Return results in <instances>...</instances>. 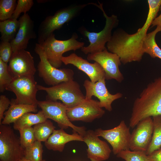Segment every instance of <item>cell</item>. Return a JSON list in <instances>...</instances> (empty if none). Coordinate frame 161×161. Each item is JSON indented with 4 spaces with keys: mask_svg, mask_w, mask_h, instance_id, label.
Instances as JSON below:
<instances>
[{
    "mask_svg": "<svg viewBox=\"0 0 161 161\" xmlns=\"http://www.w3.org/2000/svg\"><path fill=\"white\" fill-rule=\"evenodd\" d=\"M38 90L45 91L47 94V100L61 101L67 108L73 107L85 99L80 85L73 80L61 83L50 87L38 85Z\"/></svg>",
    "mask_w": 161,
    "mask_h": 161,
    "instance_id": "2",
    "label": "cell"
},
{
    "mask_svg": "<svg viewBox=\"0 0 161 161\" xmlns=\"http://www.w3.org/2000/svg\"><path fill=\"white\" fill-rule=\"evenodd\" d=\"M34 4L32 0H18L11 18L17 20L20 14L22 13H27L32 7Z\"/></svg>",
    "mask_w": 161,
    "mask_h": 161,
    "instance_id": "32",
    "label": "cell"
},
{
    "mask_svg": "<svg viewBox=\"0 0 161 161\" xmlns=\"http://www.w3.org/2000/svg\"><path fill=\"white\" fill-rule=\"evenodd\" d=\"M13 78L10 74L8 65L0 59V91L3 92L12 81Z\"/></svg>",
    "mask_w": 161,
    "mask_h": 161,
    "instance_id": "30",
    "label": "cell"
},
{
    "mask_svg": "<svg viewBox=\"0 0 161 161\" xmlns=\"http://www.w3.org/2000/svg\"><path fill=\"white\" fill-rule=\"evenodd\" d=\"M117 156L125 161H149L146 152L130 149L122 151Z\"/></svg>",
    "mask_w": 161,
    "mask_h": 161,
    "instance_id": "29",
    "label": "cell"
},
{
    "mask_svg": "<svg viewBox=\"0 0 161 161\" xmlns=\"http://www.w3.org/2000/svg\"><path fill=\"white\" fill-rule=\"evenodd\" d=\"M95 131L98 137H102L110 144L114 155L122 151L129 149L131 134L124 120L112 129L106 130L98 129Z\"/></svg>",
    "mask_w": 161,
    "mask_h": 161,
    "instance_id": "11",
    "label": "cell"
},
{
    "mask_svg": "<svg viewBox=\"0 0 161 161\" xmlns=\"http://www.w3.org/2000/svg\"><path fill=\"white\" fill-rule=\"evenodd\" d=\"M160 10L161 11V5L160 8ZM151 27H153L155 26H158L161 28V13L160 14L156 17L153 21Z\"/></svg>",
    "mask_w": 161,
    "mask_h": 161,
    "instance_id": "36",
    "label": "cell"
},
{
    "mask_svg": "<svg viewBox=\"0 0 161 161\" xmlns=\"http://www.w3.org/2000/svg\"><path fill=\"white\" fill-rule=\"evenodd\" d=\"M66 113L71 122L82 121L90 122L102 117L105 112L100 107L99 101L92 99H85L78 105L67 108Z\"/></svg>",
    "mask_w": 161,
    "mask_h": 161,
    "instance_id": "14",
    "label": "cell"
},
{
    "mask_svg": "<svg viewBox=\"0 0 161 161\" xmlns=\"http://www.w3.org/2000/svg\"><path fill=\"white\" fill-rule=\"evenodd\" d=\"M16 0H0V20L1 21L10 18L17 4Z\"/></svg>",
    "mask_w": 161,
    "mask_h": 161,
    "instance_id": "28",
    "label": "cell"
},
{
    "mask_svg": "<svg viewBox=\"0 0 161 161\" xmlns=\"http://www.w3.org/2000/svg\"><path fill=\"white\" fill-rule=\"evenodd\" d=\"M38 105L15 104L11 103L7 110L4 113V117L1 124L9 125L14 123L24 114L37 111Z\"/></svg>",
    "mask_w": 161,
    "mask_h": 161,
    "instance_id": "21",
    "label": "cell"
},
{
    "mask_svg": "<svg viewBox=\"0 0 161 161\" xmlns=\"http://www.w3.org/2000/svg\"><path fill=\"white\" fill-rule=\"evenodd\" d=\"M78 37L77 34L75 33L68 40H59L55 38L53 33L38 44L44 51L49 62L58 69L63 63L61 58L64 53L72 50L75 51L84 47V42L77 40Z\"/></svg>",
    "mask_w": 161,
    "mask_h": 161,
    "instance_id": "4",
    "label": "cell"
},
{
    "mask_svg": "<svg viewBox=\"0 0 161 161\" xmlns=\"http://www.w3.org/2000/svg\"><path fill=\"white\" fill-rule=\"evenodd\" d=\"M87 145L88 158L91 161H103L109 157L111 150L108 144L100 140L95 131L89 130L83 136Z\"/></svg>",
    "mask_w": 161,
    "mask_h": 161,
    "instance_id": "17",
    "label": "cell"
},
{
    "mask_svg": "<svg viewBox=\"0 0 161 161\" xmlns=\"http://www.w3.org/2000/svg\"><path fill=\"white\" fill-rule=\"evenodd\" d=\"M148 12L143 26L131 34L121 29H117L106 44L107 49L117 55L123 64L140 61L145 53L143 47L144 41L148 29L160 10L161 0H148Z\"/></svg>",
    "mask_w": 161,
    "mask_h": 161,
    "instance_id": "1",
    "label": "cell"
},
{
    "mask_svg": "<svg viewBox=\"0 0 161 161\" xmlns=\"http://www.w3.org/2000/svg\"><path fill=\"white\" fill-rule=\"evenodd\" d=\"M98 2L99 5L92 3L89 4L95 5L101 10L106 19V24L103 30L99 32H90L86 30L84 31V34L88 38L90 43L88 46L81 49L85 54L101 52L105 49L106 48V44L111 38L112 30L119 24L117 16L112 15L109 16L103 9V4Z\"/></svg>",
    "mask_w": 161,
    "mask_h": 161,
    "instance_id": "5",
    "label": "cell"
},
{
    "mask_svg": "<svg viewBox=\"0 0 161 161\" xmlns=\"http://www.w3.org/2000/svg\"><path fill=\"white\" fill-rule=\"evenodd\" d=\"M105 80V78L101 79L95 83H92L88 79L85 80L83 84L86 92L85 99H91L92 96H95L99 100L101 108H104L111 112L112 110V104L113 102L122 97L123 95L120 92L114 94H110L106 86Z\"/></svg>",
    "mask_w": 161,
    "mask_h": 161,
    "instance_id": "13",
    "label": "cell"
},
{
    "mask_svg": "<svg viewBox=\"0 0 161 161\" xmlns=\"http://www.w3.org/2000/svg\"><path fill=\"white\" fill-rule=\"evenodd\" d=\"M131 134L129 149L146 152L151 142L153 131V123L151 117L140 120Z\"/></svg>",
    "mask_w": 161,
    "mask_h": 161,
    "instance_id": "15",
    "label": "cell"
},
{
    "mask_svg": "<svg viewBox=\"0 0 161 161\" xmlns=\"http://www.w3.org/2000/svg\"><path fill=\"white\" fill-rule=\"evenodd\" d=\"M37 86L34 76L16 77L13 78L6 89L13 92L16 96V99L11 100V103L38 105Z\"/></svg>",
    "mask_w": 161,
    "mask_h": 161,
    "instance_id": "8",
    "label": "cell"
},
{
    "mask_svg": "<svg viewBox=\"0 0 161 161\" xmlns=\"http://www.w3.org/2000/svg\"><path fill=\"white\" fill-rule=\"evenodd\" d=\"M87 59L98 63L104 70L106 80L114 79L121 83L124 79L119 67L121 62L116 54L108 51L107 48L101 52L88 54Z\"/></svg>",
    "mask_w": 161,
    "mask_h": 161,
    "instance_id": "12",
    "label": "cell"
},
{
    "mask_svg": "<svg viewBox=\"0 0 161 161\" xmlns=\"http://www.w3.org/2000/svg\"><path fill=\"white\" fill-rule=\"evenodd\" d=\"M8 69L13 78L34 76L36 71L33 57L25 49L13 53Z\"/></svg>",
    "mask_w": 161,
    "mask_h": 161,
    "instance_id": "16",
    "label": "cell"
},
{
    "mask_svg": "<svg viewBox=\"0 0 161 161\" xmlns=\"http://www.w3.org/2000/svg\"><path fill=\"white\" fill-rule=\"evenodd\" d=\"M37 104L47 119H51L56 122L61 129H67L70 127L74 132L83 137L85 134V127L75 126L69 120L66 113L67 108L63 103L47 100L38 101Z\"/></svg>",
    "mask_w": 161,
    "mask_h": 161,
    "instance_id": "10",
    "label": "cell"
},
{
    "mask_svg": "<svg viewBox=\"0 0 161 161\" xmlns=\"http://www.w3.org/2000/svg\"><path fill=\"white\" fill-rule=\"evenodd\" d=\"M11 103V101L5 95L0 96V124H1L2 120L4 118V114L5 110H8Z\"/></svg>",
    "mask_w": 161,
    "mask_h": 161,
    "instance_id": "34",
    "label": "cell"
},
{
    "mask_svg": "<svg viewBox=\"0 0 161 161\" xmlns=\"http://www.w3.org/2000/svg\"><path fill=\"white\" fill-rule=\"evenodd\" d=\"M161 28L157 26L151 32L147 34L144 41L143 47L145 53L152 58H157L161 59V49L158 46L155 40V36Z\"/></svg>",
    "mask_w": 161,
    "mask_h": 161,
    "instance_id": "24",
    "label": "cell"
},
{
    "mask_svg": "<svg viewBox=\"0 0 161 161\" xmlns=\"http://www.w3.org/2000/svg\"><path fill=\"white\" fill-rule=\"evenodd\" d=\"M71 134L66 133L63 129H54L48 140L44 142L46 148L48 150L63 151L65 145L72 141H83V137L76 132Z\"/></svg>",
    "mask_w": 161,
    "mask_h": 161,
    "instance_id": "20",
    "label": "cell"
},
{
    "mask_svg": "<svg viewBox=\"0 0 161 161\" xmlns=\"http://www.w3.org/2000/svg\"><path fill=\"white\" fill-rule=\"evenodd\" d=\"M20 26L18 20L11 18L0 22L1 41L10 42L15 38Z\"/></svg>",
    "mask_w": 161,
    "mask_h": 161,
    "instance_id": "23",
    "label": "cell"
},
{
    "mask_svg": "<svg viewBox=\"0 0 161 161\" xmlns=\"http://www.w3.org/2000/svg\"><path fill=\"white\" fill-rule=\"evenodd\" d=\"M18 161H30L26 159L24 157L23 158H22L21 159V160H20ZM42 161H46L45 160H43Z\"/></svg>",
    "mask_w": 161,
    "mask_h": 161,
    "instance_id": "37",
    "label": "cell"
},
{
    "mask_svg": "<svg viewBox=\"0 0 161 161\" xmlns=\"http://www.w3.org/2000/svg\"><path fill=\"white\" fill-rule=\"evenodd\" d=\"M148 155L149 161H161V148Z\"/></svg>",
    "mask_w": 161,
    "mask_h": 161,
    "instance_id": "35",
    "label": "cell"
},
{
    "mask_svg": "<svg viewBox=\"0 0 161 161\" xmlns=\"http://www.w3.org/2000/svg\"><path fill=\"white\" fill-rule=\"evenodd\" d=\"M13 53L10 42L1 41L0 44V59L6 64L9 62Z\"/></svg>",
    "mask_w": 161,
    "mask_h": 161,
    "instance_id": "33",
    "label": "cell"
},
{
    "mask_svg": "<svg viewBox=\"0 0 161 161\" xmlns=\"http://www.w3.org/2000/svg\"><path fill=\"white\" fill-rule=\"evenodd\" d=\"M61 61L65 65L72 64L84 72L92 83H95L103 78L106 79L104 70L96 62L93 63H90L75 53H72L67 56H63Z\"/></svg>",
    "mask_w": 161,
    "mask_h": 161,
    "instance_id": "18",
    "label": "cell"
},
{
    "mask_svg": "<svg viewBox=\"0 0 161 161\" xmlns=\"http://www.w3.org/2000/svg\"><path fill=\"white\" fill-rule=\"evenodd\" d=\"M18 20L20 26L18 31L15 38L10 42L13 53L25 50L29 40L36 38L33 21L27 13L24 14Z\"/></svg>",
    "mask_w": 161,
    "mask_h": 161,
    "instance_id": "19",
    "label": "cell"
},
{
    "mask_svg": "<svg viewBox=\"0 0 161 161\" xmlns=\"http://www.w3.org/2000/svg\"><path fill=\"white\" fill-rule=\"evenodd\" d=\"M34 135L36 140L46 142L55 129V127L48 119L34 126Z\"/></svg>",
    "mask_w": 161,
    "mask_h": 161,
    "instance_id": "26",
    "label": "cell"
},
{
    "mask_svg": "<svg viewBox=\"0 0 161 161\" xmlns=\"http://www.w3.org/2000/svg\"><path fill=\"white\" fill-rule=\"evenodd\" d=\"M161 105V76L148 84L134 101L129 120V126L134 128L138 117L156 106Z\"/></svg>",
    "mask_w": 161,
    "mask_h": 161,
    "instance_id": "3",
    "label": "cell"
},
{
    "mask_svg": "<svg viewBox=\"0 0 161 161\" xmlns=\"http://www.w3.org/2000/svg\"><path fill=\"white\" fill-rule=\"evenodd\" d=\"M21 144L24 148L33 143L36 140L35 138L33 128L25 127L19 131Z\"/></svg>",
    "mask_w": 161,
    "mask_h": 161,
    "instance_id": "31",
    "label": "cell"
},
{
    "mask_svg": "<svg viewBox=\"0 0 161 161\" xmlns=\"http://www.w3.org/2000/svg\"><path fill=\"white\" fill-rule=\"evenodd\" d=\"M153 131L151 142L146 154L148 155L161 147V115L152 117Z\"/></svg>",
    "mask_w": 161,
    "mask_h": 161,
    "instance_id": "25",
    "label": "cell"
},
{
    "mask_svg": "<svg viewBox=\"0 0 161 161\" xmlns=\"http://www.w3.org/2000/svg\"><path fill=\"white\" fill-rule=\"evenodd\" d=\"M88 4L74 5L57 11L53 15L47 16L40 24L38 28V44L44 41L55 30L60 29L78 14Z\"/></svg>",
    "mask_w": 161,
    "mask_h": 161,
    "instance_id": "6",
    "label": "cell"
},
{
    "mask_svg": "<svg viewBox=\"0 0 161 161\" xmlns=\"http://www.w3.org/2000/svg\"><path fill=\"white\" fill-rule=\"evenodd\" d=\"M20 138L8 125L0 126V161H18L24 157Z\"/></svg>",
    "mask_w": 161,
    "mask_h": 161,
    "instance_id": "9",
    "label": "cell"
},
{
    "mask_svg": "<svg viewBox=\"0 0 161 161\" xmlns=\"http://www.w3.org/2000/svg\"><path fill=\"white\" fill-rule=\"evenodd\" d=\"M34 50L40 58L38 65L39 76L47 84L52 86L73 80V71L68 68L58 69L53 66L48 61L44 51L38 43L36 44Z\"/></svg>",
    "mask_w": 161,
    "mask_h": 161,
    "instance_id": "7",
    "label": "cell"
},
{
    "mask_svg": "<svg viewBox=\"0 0 161 161\" xmlns=\"http://www.w3.org/2000/svg\"><path fill=\"white\" fill-rule=\"evenodd\" d=\"M42 110L37 114L31 112L26 113L17 119L14 123L13 129L19 131L26 127H30L47 120Z\"/></svg>",
    "mask_w": 161,
    "mask_h": 161,
    "instance_id": "22",
    "label": "cell"
},
{
    "mask_svg": "<svg viewBox=\"0 0 161 161\" xmlns=\"http://www.w3.org/2000/svg\"><path fill=\"white\" fill-rule=\"evenodd\" d=\"M41 142L36 140L24 148V157L30 161H42L43 150Z\"/></svg>",
    "mask_w": 161,
    "mask_h": 161,
    "instance_id": "27",
    "label": "cell"
}]
</instances>
